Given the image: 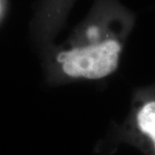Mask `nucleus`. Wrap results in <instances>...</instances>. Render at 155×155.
Returning <instances> with one entry per match:
<instances>
[{"label":"nucleus","instance_id":"f257e3e1","mask_svg":"<svg viewBox=\"0 0 155 155\" xmlns=\"http://www.w3.org/2000/svg\"><path fill=\"white\" fill-rule=\"evenodd\" d=\"M121 45L115 40L61 52L57 61L64 73L72 78L99 79L107 77L118 67Z\"/></svg>","mask_w":155,"mask_h":155},{"label":"nucleus","instance_id":"f03ea898","mask_svg":"<svg viewBox=\"0 0 155 155\" xmlns=\"http://www.w3.org/2000/svg\"><path fill=\"white\" fill-rule=\"evenodd\" d=\"M137 124L140 131L148 135L155 145V101H150L137 114Z\"/></svg>","mask_w":155,"mask_h":155}]
</instances>
